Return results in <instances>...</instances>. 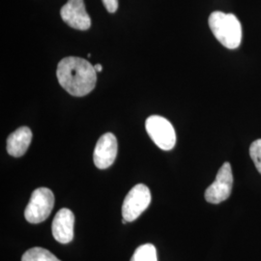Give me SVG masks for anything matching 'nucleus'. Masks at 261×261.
I'll use <instances>...</instances> for the list:
<instances>
[{
    "label": "nucleus",
    "instance_id": "nucleus-3",
    "mask_svg": "<svg viewBox=\"0 0 261 261\" xmlns=\"http://www.w3.org/2000/svg\"><path fill=\"white\" fill-rule=\"evenodd\" d=\"M55 205V196L47 188L36 189L30 197L24 217L30 224H40L46 221Z\"/></svg>",
    "mask_w": 261,
    "mask_h": 261
},
{
    "label": "nucleus",
    "instance_id": "nucleus-7",
    "mask_svg": "<svg viewBox=\"0 0 261 261\" xmlns=\"http://www.w3.org/2000/svg\"><path fill=\"white\" fill-rule=\"evenodd\" d=\"M60 16L74 29L87 30L91 27V19L86 12L84 0H68L60 10Z\"/></svg>",
    "mask_w": 261,
    "mask_h": 261
},
{
    "label": "nucleus",
    "instance_id": "nucleus-2",
    "mask_svg": "<svg viewBox=\"0 0 261 261\" xmlns=\"http://www.w3.org/2000/svg\"><path fill=\"white\" fill-rule=\"evenodd\" d=\"M209 28L216 39L226 48L234 49L242 41V27L233 14L213 12L208 19Z\"/></svg>",
    "mask_w": 261,
    "mask_h": 261
},
{
    "label": "nucleus",
    "instance_id": "nucleus-9",
    "mask_svg": "<svg viewBox=\"0 0 261 261\" xmlns=\"http://www.w3.org/2000/svg\"><path fill=\"white\" fill-rule=\"evenodd\" d=\"M74 213L67 208L60 209L56 215L51 225V231L55 239L60 244L71 242L74 238Z\"/></svg>",
    "mask_w": 261,
    "mask_h": 261
},
{
    "label": "nucleus",
    "instance_id": "nucleus-8",
    "mask_svg": "<svg viewBox=\"0 0 261 261\" xmlns=\"http://www.w3.org/2000/svg\"><path fill=\"white\" fill-rule=\"evenodd\" d=\"M118 144L115 136L112 133L103 135L96 143L93 160L95 166L100 169L110 168L117 156Z\"/></svg>",
    "mask_w": 261,
    "mask_h": 261
},
{
    "label": "nucleus",
    "instance_id": "nucleus-12",
    "mask_svg": "<svg viewBox=\"0 0 261 261\" xmlns=\"http://www.w3.org/2000/svg\"><path fill=\"white\" fill-rule=\"evenodd\" d=\"M130 261H158L155 246L152 244L141 245L134 252Z\"/></svg>",
    "mask_w": 261,
    "mask_h": 261
},
{
    "label": "nucleus",
    "instance_id": "nucleus-4",
    "mask_svg": "<svg viewBox=\"0 0 261 261\" xmlns=\"http://www.w3.org/2000/svg\"><path fill=\"white\" fill-rule=\"evenodd\" d=\"M145 129L150 139L159 148L169 151L175 146L176 134L172 124L163 116L152 115L145 121Z\"/></svg>",
    "mask_w": 261,
    "mask_h": 261
},
{
    "label": "nucleus",
    "instance_id": "nucleus-6",
    "mask_svg": "<svg viewBox=\"0 0 261 261\" xmlns=\"http://www.w3.org/2000/svg\"><path fill=\"white\" fill-rule=\"evenodd\" d=\"M232 186V169L230 164L226 162L219 169L214 182L206 189V201L212 204H219L223 202L230 196Z\"/></svg>",
    "mask_w": 261,
    "mask_h": 261
},
{
    "label": "nucleus",
    "instance_id": "nucleus-10",
    "mask_svg": "<svg viewBox=\"0 0 261 261\" xmlns=\"http://www.w3.org/2000/svg\"><path fill=\"white\" fill-rule=\"evenodd\" d=\"M32 140V132L28 127H20L12 133L7 139L9 155L19 158L25 154Z\"/></svg>",
    "mask_w": 261,
    "mask_h": 261
},
{
    "label": "nucleus",
    "instance_id": "nucleus-15",
    "mask_svg": "<svg viewBox=\"0 0 261 261\" xmlns=\"http://www.w3.org/2000/svg\"><path fill=\"white\" fill-rule=\"evenodd\" d=\"M94 67H95V70L97 71V73L98 72H102V70H103V66L101 65V64H96Z\"/></svg>",
    "mask_w": 261,
    "mask_h": 261
},
{
    "label": "nucleus",
    "instance_id": "nucleus-13",
    "mask_svg": "<svg viewBox=\"0 0 261 261\" xmlns=\"http://www.w3.org/2000/svg\"><path fill=\"white\" fill-rule=\"evenodd\" d=\"M250 156L255 165V168L261 174V140H255L251 144Z\"/></svg>",
    "mask_w": 261,
    "mask_h": 261
},
{
    "label": "nucleus",
    "instance_id": "nucleus-1",
    "mask_svg": "<svg viewBox=\"0 0 261 261\" xmlns=\"http://www.w3.org/2000/svg\"><path fill=\"white\" fill-rule=\"evenodd\" d=\"M56 76L66 91L75 97L90 93L97 84V71L89 61L81 57L69 56L57 65Z\"/></svg>",
    "mask_w": 261,
    "mask_h": 261
},
{
    "label": "nucleus",
    "instance_id": "nucleus-11",
    "mask_svg": "<svg viewBox=\"0 0 261 261\" xmlns=\"http://www.w3.org/2000/svg\"><path fill=\"white\" fill-rule=\"evenodd\" d=\"M21 261H61L54 253L43 248H32L24 252Z\"/></svg>",
    "mask_w": 261,
    "mask_h": 261
},
{
    "label": "nucleus",
    "instance_id": "nucleus-14",
    "mask_svg": "<svg viewBox=\"0 0 261 261\" xmlns=\"http://www.w3.org/2000/svg\"><path fill=\"white\" fill-rule=\"evenodd\" d=\"M105 8L109 13H115L118 9V0H102Z\"/></svg>",
    "mask_w": 261,
    "mask_h": 261
},
{
    "label": "nucleus",
    "instance_id": "nucleus-5",
    "mask_svg": "<svg viewBox=\"0 0 261 261\" xmlns=\"http://www.w3.org/2000/svg\"><path fill=\"white\" fill-rule=\"evenodd\" d=\"M151 203V193L148 187L138 184L125 197L122 205L123 219L127 223L134 222L142 214Z\"/></svg>",
    "mask_w": 261,
    "mask_h": 261
}]
</instances>
